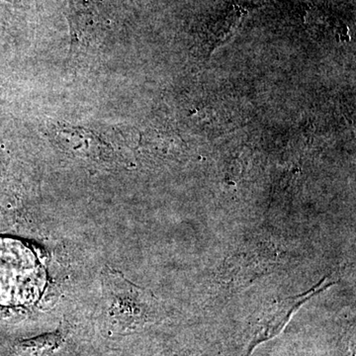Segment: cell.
Listing matches in <instances>:
<instances>
[{
  "instance_id": "3957f363",
  "label": "cell",
  "mask_w": 356,
  "mask_h": 356,
  "mask_svg": "<svg viewBox=\"0 0 356 356\" xmlns=\"http://www.w3.org/2000/svg\"><path fill=\"white\" fill-rule=\"evenodd\" d=\"M62 341L60 334H44L22 341L18 346V350L25 356H42L57 350Z\"/></svg>"
},
{
  "instance_id": "6da1fadb",
  "label": "cell",
  "mask_w": 356,
  "mask_h": 356,
  "mask_svg": "<svg viewBox=\"0 0 356 356\" xmlns=\"http://www.w3.org/2000/svg\"><path fill=\"white\" fill-rule=\"evenodd\" d=\"M44 274L35 255L22 243L0 241V303L34 301L43 290Z\"/></svg>"
},
{
  "instance_id": "7a4b0ae2",
  "label": "cell",
  "mask_w": 356,
  "mask_h": 356,
  "mask_svg": "<svg viewBox=\"0 0 356 356\" xmlns=\"http://www.w3.org/2000/svg\"><path fill=\"white\" fill-rule=\"evenodd\" d=\"M325 278L317 285H315L309 291L296 295V296L287 297V298L274 302L270 308L264 311V315L259 320L257 331H255L254 343L266 341L275 336L281 331L283 327L287 324L289 318L300 307L305 304L308 300L313 298L318 293L322 292L325 288L331 286V284H325Z\"/></svg>"
}]
</instances>
